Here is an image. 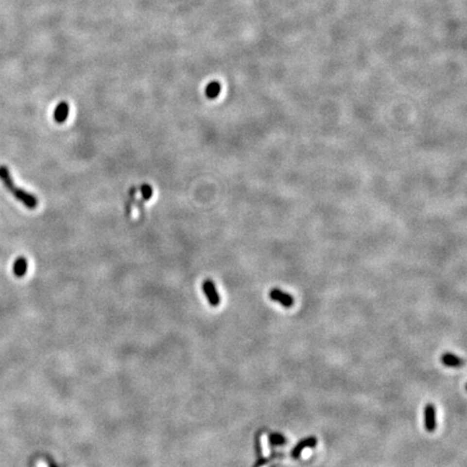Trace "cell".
<instances>
[{
	"mask_svg": "<svg viewBox=\"0 0 467 467\" xmlns=\"http://www.w3.org/2000/svg\"><path fill=\"white\" fill-rule=\"evenodd\" d=\"M425 416V428L428 432H434L436 430V409L432 403L426 404L424 410Z\"/></svg>",
	"mask_w": 467,
	"mask_h": 467,
	"instance_id": "277c9868",
	"label": "cell"
},
{
	"mask_svg": "<svg viewBox=\"0 0 467 467\" xmlns=\"http://www.w3.org/2000/svg\"><path fill=\"white\" fill-rule=\"evenodd\" d=\"M28 268V262L26 258L18 257L13 264V273L18 278H22L26 275Z\"/></svg>",
	"mask_w": 467,
	"mask_h": 467,
	"instance_id": "52a82bcc",
	"label": "cell"
},
{
	"mask_svg": "<svg viewBox=\"0 0 467 467\" xmlns=\"http://www.w3.org/2000/svg\"><path fill=\"white\" fill-rule=\"evenodd\" d=\"M206 96L210 100H214L219 96L221 92V84L218 81H211L210 84L207 85L206 86Z\"/></svg>",
	"mask_w": 467,
	"mask_h": 467,
	"instance_id": "9c48e42d",
	"label": "cell"
},
{
	"mask_svg": "<svg viewBox=\"0 0 467 467\" xmlns=\"http://www.w3.org/2000/svg\"><path fill=\"white\" fill-rule=\"evenodd\" d=\"M272 460V456L271 457H263V459H259L258 462H257V464H255L254 467H262L263 465H265L266 463H268L269 461Z\"/></svg>",
	"mask_w": 467,
	"mask_h": 467,
	"instance_id": "7c38bea8",
	"label": "cell"
},
{
	"mask_svg": "<svg viewBox=\"0 0 467 467\" xmlns=\"http://www.w3.org/2000/svg\"><path fill=\"white\" fill-rule=\"evenodd\" d=\"M0 181L2 182V184L6 187L7 190L10 192V194L16 198L17 201H20L22 205L26 207L27 209L34 210L37 208L38 206V198L35 196L28 192L27 190L21 189L16 185L14 183L11 172L9 170V168L7 166H0Z\"/></svg>",
	"mask_w": 467,
	"mask_h": 467,
	"instance_id": "6da1fadb",
	"label": "cell"
},
{
	"mask_svg": "<svg viewBox=\"0 0 467 467\" xmlns=\"http://www.w3.org/2000/svg\"><path fill=\"white\" fill-rule=\"evenodd\" d=\"M268 439H269V442H271V445H273V446H282L287 442L286 438L283 437L281 434H278V432H276V434L269 435Z\"/></svg>",
	"mask_w": 467,
	"mask_h": 467,
	"instance_id": "30bf717a",
	"label": "cell"
},
{
	"mask_svg": "<svg viewBox=\"0 0 467 467\" xmlns=\"http://www.w3.org/2000/svg\"><path fill=\"white\" fill-rule=\"evenodd\" d=\"M69 115V105L65 101L60 102L54 109V120L57 123H64Z\"/></svg>",
	"mask_w": 467,
	"mask_h": 467,
	"instance_id": "8992f818",
	"label": "cell"
},
{
	"mask_svg": "<svg viewBox=\"0 0 467 467\" xmlns=\"http://www.w3.org/2000/svg\"><path fill=\"white\" fill-rule=\"evenodd\" d=\"M440 360H441L442 363L447 365V367H451V368L461 367V365L464 364L463 359L457 357V356H455L454 354H452V353H445L444 355L441 356Z\"/></svg>",
	"mask_w": 467,
	"mask_h": 467,
	"instance_id": "ba28073f",
	"label": "cell"
},
{
	"mask_svg": "<svg viewBox=\"0 0 467 467\" xmlns=\"http://www.w3.org/2000/svg\"><path fill=\"white\" fill-rule=\"evenodd\" d=\"M141 192H142L144 199H145V200H149V199L152 198V196H153V189H152V186L148 185V184H143V185L141 186Z\"/></svg>",
	"mask_w": 467,
	"mask_h": 467,
	"instance_id": "8fae6325",
	"label": "cell"
},
{
	"mask_svg": "<svg viewBox=\"0 0 467 467\" xmlns=\"http://www.w3.org/2000/svg\"><path fill=\"white\" fill-rule=\"evenodd\" d=\"M269 297L272 298L273 301L279 302L282 306L285 307H291L294 304V301H293V297L289 294L287 292H283L280 289H272L271 292H269Z\"/></svg>",
	"mask_w": 467,
	"mask_h": 467,
	"instance_id": "3957f363",
	"label": "cell"
},
{
	"mask_svg": "<svg viewBox=\"0 0 467 467\" xmlns=\"http://www.w3.org/2000/svg\"><path fill=\"white\" fill-rule=\"evenodd\" d=\"M202 289H204V292L207 296V298L209 300V303L212 306H218L221 302V298L219 295V292L216 290L214 282L212 280H206L202 285Z\"/></svg>",
	"mask_w": 467,
	"mask_h": 467,
	"instance_id": "7a4b0ae2",
	"label": "cell"
},
{
	"mask_svg": "<svg viewBox=\"0 0 467 467\" xmlns=\"http://www.w3.org/2000/svg\"><path fill=\"white\" fill-rule=\"evenodd\" d=\"M316 445H317L316 437H308V438H305V439H302L301 441L297 442V445L294 448H293L291 455L293 459H297L303 452V450H305L306 448H314Z\"/></svg>",
	"mask_w": 467,
	"mask_h": 467,
	"instance_id": "5b68a950",
	"label": "cell"
}]
</instances>
